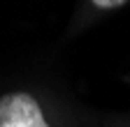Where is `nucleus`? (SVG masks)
Masks as SVG:
<instances>
[{
  "instance_id": "obj_1",
  "label": "nucleus",
  "mask_w": 130,
  "mask_h": 127,
  "mask_svg": "<svg viewBox=\"0 0 130 127\" xmlns=\"http://www.w3.org/2000/svg\"><path fill=\"white\" fill-rule=\"evenodd\" d=\"M0 127H49L37 99L26 92L0 97Z\"/></svg>"
},
{
  "instance_id": "obj_2",
  "label": "nucleus",
  "mask_w": 130,
  "mask_h": 127,
  "mask_svg": "<svg viewBox=\"0 0 130 127\" xmlns=\"http://www.w3.org/2000/svg\"><path fill=\"white\" fill-rule=\"evenodd\" d=\"M125 0H93L95 7H102V9H111V7H121Z\"/></svg>"
}]
</instances>
